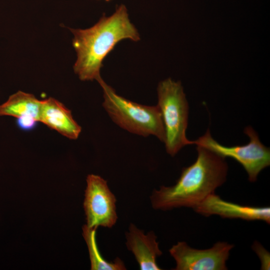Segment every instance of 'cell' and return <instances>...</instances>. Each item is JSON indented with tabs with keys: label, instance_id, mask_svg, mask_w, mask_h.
Instances as JSON below:
<instances>
[{
	"label": "cell",
	"instance_id": "obj_1",
	"mask_svg": "<svg viewBox=\"0 0 270 270\" xmlns=\"http://www.w3.org/2000/svg\"><path fill=\"white\" fill-rule=\"evenodd\" d=\"M196 150V161L182 168L175 184L162 186L152 192L150 202L154 209L194 208L226 181V158L200 146H197Z\"/></svg>",
	"mask_w": 270,
	"mask_h": 270
},
{
	"label": "cell",
	"instance_id": "obj_2",
	"mask_svg": "<svg viewBox=\"0 0 270 270\" xmlns=\"http://www.w3.org/2000/svg\"><path fill=\"white\" fill-rule=\"evenodd\" d=\"M70 30L74 35L72 45L77 54L74 70L82 81H98L102 78L100 70L102 62L120 41L140 40L124 4L118 6L110 16L104 14L98 22L88 28Z\"/></svg>",
	"mask_w": 270,
	"mask_h": 270
},
{
	"label": "cell",
	"instance_id": "obj_3",
	"mask_svg": "<svg viewBox=\"0 0 270 270\" xmlns=\"http://www.w3.org/2000/svg\"><path fill=\"white\" fill-rule=\"evenodd\" d=\"M102 106L112 120L122 129L138 136H154L164 142L166 136L159 108L141 104L118 95L101 78Z\"/></svg>",
	"mask_w": 270,
	"mask_h": 270
},
{
	"label": "cell",
	"instance_id": "obj_4",
	"mask_svg": "<svg viewBox=\"0 0 270 270\" xmlns=\"http://www.w3.org/2000/svg\"><path fill=\"white\" fill-rule=\"evenodd\" d=\"M157 106L160 111L165 131L166 152L174 156L184 146L192 144L186 137L188 104L180 81L167 78L158 88Z\"/></svg>",
	"mask_w": 270,
	"mask_h": 270
},
{
	"label": "cell",
	"instance_id": "obj_5",
	"mask_svg": "<svg viewBox=\"0 0 270 270\" xmlns=\"http://www.w3.org/2000/svg\"><path fill=\"white\" fill-rule=\"evenodd\" d=\"M244 132L250 138L246 144L226 146H223L211 136L208 130L192 144L200 146L226 158H231L240 163L244 168L250 182L256 180L259 173L270 164V148L264 146L260 141L258 134L250 126H247Z\"/></svg>",
	"mask_w": 270,
	"mask_h": 270
},
{
	"label": "cell",
	"instance_id": "obj_6",
	"mask_svg": "<svg viewBox=\"0 0 270 270\" xmlns=\"http://www.w3.org/2000/svg\"><path fill=\"white\" fill-rule=\"evenodd\" d=\"M84 196V208L88 227L111 228L116 224V200L104 179L100 176L88 174Z\"/></svg>",
	"mask_w": 270,
	"mask_h": 270
},
{
	"label": "cell",
	"instance_id": "obj_7",
	"mask_svg": "<svg viewBox=\"0 0 270 270\" xmlns=\"http://www.w3.org/2000/svg\"><path fill=\"white\" fill-rule=\"evenodd\" d=\"M234 245L218 242L206 249L190 247L185 242H178L170 249L176 266L174 270H226V262Z\"/></svg>",
	"mask_w": 270,
	"mask_h": 270
},
{
	"label": "cell",
	"instance_id": "obj_8",
	"mask_svg": "<svg viewBox=\"0 0 270 270\" xmlns=\"http://www.w3.org/2000/svg\"><path fill=\"white\" fill-rule=\"evenodd\" d=\"M204 216L218 215L224 218L262 220L270 224V208L244 206L227 202L214 193L208 196L194 208Z\"/></svg>",
	"mask_w": 270,
	"mask_h": 270
},
{
	"label": "cell",
	"instance_id": "obj_9",
	"mask_svg": "<svg viewBox=\"0 0 270 270\" xmlns=\"http://www.w3.org/2000/svg\"><path fill=\"white\" fill-rule=\"evenodd\" d=\"M126 237V247L133 253L140 270H162L158 265L156 259L162 254V252L154 232L150 231L146 234L134 224H130Z\"/></svg>",
	"mask_w": 270,
	"mask_h": 270
},
{
	"label": "cell",
	"instance_id": "obj_10",
	"mask_svg": "<svg viewBox=\"0 0 270 270\" xmlns=\"http://www.w3.org/2000/svg\"><path fill=\"white\" fill-rule=\"evenodd\" d=\"M39 122L71 140L77 139L82 130L71 111L52 98L42 100Z\"/></svg>",
	"mask_w": 270,
	"mask_h": 270
},
{
	"label": "cell",
	"instance_id": "obj_11",
	"mask_svg": "<svg viewBox=\"0 0 270 270\" xmlns=\"http://www.w3.org/2000/svg\"><path fill=\"white\" fill-rule=\"evenodd\" d=\"M42 100L32 94L18 91L0 104V116L18 118L26 114L33 116L39 122Z\"/></svg>",
	"mask_w": 270,
	"mask_h": 270
},
{
	"label": "cell",
	"instance_id": "obj_12",
	"mask_svg": "<svg viewBox=\"0 0 270 270\" xmlns=\"http://www.w3.org/2000/svg\"><path fill=\"white\" fill-rule=\"evenodd\" d=\"M96 228H90L86 224L82 228V235L86 243L92 270H126L123 261L116 258L112 262L104 260L100 254L96 242Z\"/></svg>",
	"mask_w": 270,
	"mask_h": 270
},
{
	"label": "cell",
	"instance_id": "obj_13",
	"mask_svg": "<svg viewBox=\"0 0 270 270\" xmlns=\"http://www.w3.org/2000/svg\"><path fill=\"white\" fill-rule=\"evenodd\" d=\"M252 248L259 258L261 264L260 269L269 270L270 269V252L257 240L253 242Z\"/></svg>",
	"mask_w": 270,
	"mask_h": 270
},
{
	"label": "cell",
	"instance_id": "obj_14",
	"mask_svg": "<svg viewBox=\"0 0 270 270\" xmlns=\"http://www.w3.org/2000/svg\"><path fill=\"white\" fill-rule=\"evenodd\" d=\"M38 121L31 114H26L16 118L18 127L24 131H31L38 126Z\"/></svg>",
	"mask_w": 270,
	"mask_h": 270
},
{
	"label": "cell",
	"instance_id": "obj_15",
	"mask_svg": "<svg viewBox=\"0 0 270 270\" xmlns=\"http://www.w3.org/2000/svg\"><path fill=\"white\" fill-rule=\"evenodd\" d=\"M104 0L106 1V2H110V1L111 0Z\"/></svg>",
	"mask_w": 270,
	"mask_h": 270
}]
</instances>
